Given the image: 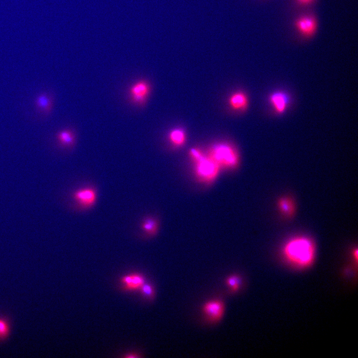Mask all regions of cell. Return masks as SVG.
<instances>
[{"mask_svg": "<svg viewBox=\"0 0 358 358\" xmlns=\"http://www.w3.org/2000/svg\"><path fill=\"white\" fill-rule=\"evenodd\" d=\"M121 283L124 290L136 291L140 290L145 282L144 276L138 273H132L123 276Z\"/></svg>", "mask_w": 358, "mask_h": 358, "instance_id": "obj_9", "label": "cell"}, {"mask_svg": "<svg viewBox=\"0 0 358 358\" xmlns=\"http://www.w3.org/2000/svg\"><path fill=\"white\" fill-rule=\"evenodd\" d=\"M314 242L304 236L294 237L288 240L282 248V255L286 261L299 268L310 267L315 258Z\"/></svg>", "mask_w": 358, "mask_h": 358, "instance_id": "obj_1", "label": "cell"}, {"mask_svg": "<svg viewBox=\"0 0 358 358\" xmlns=\"http://www.w3.org/2000/svg\"><path fill=\"white\" fill-rule=\"evenodd\" d=\"M34 104L40 114L48 115L53 108V99L52 95L46 92L39 94L35 99Z\"/></svg>", "mask_w": 358, "mask_h": 358, "instance_id": "obj_10", "label": "cell"}, {"mask_svg": "<svg viewBox=\"0 0 358 358\" xmlns=\"http://www.w3.org/2000/svg\"><path fill=\"white\" fill-rule=\"evenodd\" d=\"M56 139L60 145L64 147H72L76 140L74 133L68 129L58 132L56 135Z\"/></svg>", "mask_w": 358, "mask_h": 358, "instance_id": "obj_13", "label": "cell"}, {"mask_svg": "<svg viewBox=\"0 0 358 358\" xmlns=\"http://www.w3.org/2000/svg\"><path fill=\"white\" fill-rule=\"evenodd\" d=\"M151 91L149 83L143 80L134 83L130 88L129 93L131 102L138 106L144 105Z\"/></svg>", "mask_w": 358, "mask_h": 358, "instance_id": "obj_4", "label": "cell"}, {"mask_svg": "<svg viewBox=\"0 0 358 358\" xmlns=\"http://www.w3.org/2000/svg\"><path fill=\"white\" fill-rule=\"evenodd\" d=\"M142 229L147 235H155L159 229V224L156 219L152 217H147L143 219L141 224Z\"/></svg>", "mask_w": 358, "mask_h": 358, "instance_id": "obj_14", "label": "cell"}, {"mask_svg": "<svg viewBox=\"0 0 358 358\" xmlns=\"http://www.w3.org/2000/svg\"><path fill=\"white\" fill-rule=\"evenodd\" d=\"M277 206L279 212L283 215L290 217L294 214L295 205L293 200L288 196L279 198Z\"/></svg>", "mask_w": 358, "mask_h": 358, "instance_id": "obj_12", "label": "cell"}, {"mask_svg": "<svg viewBox=\"0 0 358 358\" xmlns=\"http://www.w3.org/2000/svg\"><path fill=\"white\" fill-rule=\"evenodd\" d=\"M73 197L81 206L88 208L95 203L97 193L93 188L86 187L76 190L73 194Z\"/></svg>", "mask_w": 358, "mask_h": 358, "instance_id": "obj_6", "label": "cell"}, {"mask_svg": "<svg viewBox=\"0 0 358 358\" xmlns=\"http://www.w3.org/2000/svg\"><path fill=\"white\" fill-rule=\"evenodd\" d=\"M207 155L221 168H234L237 167L239 163L240 158L238 151L228 143L214 144L210 148Z\"/></svg>", "mask_w": 358, "mask_h": 358, "instance_id": "obj_3", "label": "cell"}, {"mask_svg": "<svg viewBox=\"0 0 358 358\" xmlns=\"http://www.w3.org/2000/svg\"><path fill=\"white\" fill-rule=\"evenodd\" d=\"M227 285L230 288L232 292H236L239 288L241 284V277L237 274H232L226 279Z\"/></svg>", "mask_w": 358, "mask_h": 358, "instance_id": "obj_16", "label": "cell"}, {"mask_svg": "<svg viewBox=\"0 0 358 358\" xmlns=\"http://www.w3.org/2000/svg\"><path fill=\"white\" fill-rule=\"evenodd\" d=\"M269 101L277 114L284 113L288 105L289 99L287 94L282 91H275L269 97Z\"/></svg>", "mask_w": 358, "mask_h": 358, "instance_id": "obj_8", "label": "cell"}, {"mask_svg": "<svg viewBox=\"0 0 358 358\" xmlns=\"http://www.w3.org/2000/svg\"><path fill=\"white\" fill-rule=\"evenodd\" d=\"M229 103L231 107L234 110H244L248 106V98L244 92L237 91L230 96Z\"/></svg>", "mask_w": 358, "mask_h": 358, "instance_id": "obj_11", "label": "cell"}, {"mask_svg": "<svg viewBox=\"0 0 358 358\" xmlns=\"http://www.w3.org/2000/svg\"><path fill=\"white\" fill-rule=\"evenodd\" d=\"M125 357L127 358H138V357H139V356H136V354L135 353H131V354H128V355L126 356Z\"/></svg>", "mask_w": 358, "mask_h": 358, "instance_id": "obj_20", "label": "cell"}, {"mask_svg": "<svg viewBox=\"0 0 358 358\" xmlns=\"http://www.w3.org/2000/svg\"><path fill=\"white\" fill-rule=\"evenodd\" d=\"M202 310L209 322L215 323L222 318L225 311V305L220 299H212L203 305Z\"/></svg>", "mask_w": 358, "mask_h": 358, "instance_id": "obj_5", "label": "cell"}, {"mask_svg": "<svg viewBox=\"0 0 358 358\" xmlns=\"http://www.w3.org/2000/svg\"><path fill=\"white\" fill-rule=\"evenodd\" d=\"M169 139L174 145L179 147L182 146L186 141V135L184 131L180 128H176L170 131Z\"/></svg>", "mask_w": 358, "mask_h": 358, "instance_id": "obj_15", "label": "cell"}, {"mask_svg": "<svg viewBox=\"0 0 358 358\" xmlns=\"http://www.w3.org/2000/svg\"><path fill=\"white\" fill-rule=\"evenodd\" d=\"M140 290L143 295L148 298H153L155 294L153 286L149 283H146V282L142 286Z\"/></svg>", "mask_w": 358, "mask_h": 358, "instance_id": "obj_17", "label": "cell"}, {"mask_svg": "<svg viewBox=\"0 0 358 358\" xmlns=\"http://www.w3.org/2000/svg\"><path fill=\"white\" fill-rule=\"evenodd\" d=\"M8 326L4 320L0 319V338L5 337L8 332Z\"/></svg>", "mask_w": 358, "mask_h": 358, "instance_id": "obj_18", "label": "cell"}, {"mask_svg": "<svg viewBox=\"0 0 358 358\" xmlns=\"http://www.w3.org/2000/svg\"><path fill=\"white\" fill-rule=\"evenodd\" d=\"M295 25L298 31L305 37L313 35L317 27L316 19L310 15H305L299 17L296 20Z\"/></svg>", "mask_w": 358, "mask_h": 358, "instance_id": "obj_7", "label": "cell"}, {"mask_svg": "<svg viewBox=\"0 0 358 358\" xmlns=\"http://www.w3.org/2000/svg\"><path fill=\"white\" fill-rule=\"evenodd\" d=\"M189 155L194 163V171L198 179L209 183L218 176L221 168L207 154H204L196 148H192Z\"/></svg>", "mask_w": 358, "mask_h": 358, "instance_id": "obj_2", "label": "cell"}, {"mask_svg": "<svg viewBox=\"0 0 358 358\" xmlns=\"http://www.w3.org/2000/svg\"><path fill=\"white\" fill-rule=\"evenodd\" d=\"M300 3L307 4L311 3L313 0H296Z\"/></svg>", "mask_w": 358, "mask_h": 358, "instance_id": "obj_19", "label": "cell"}]
</instances>
